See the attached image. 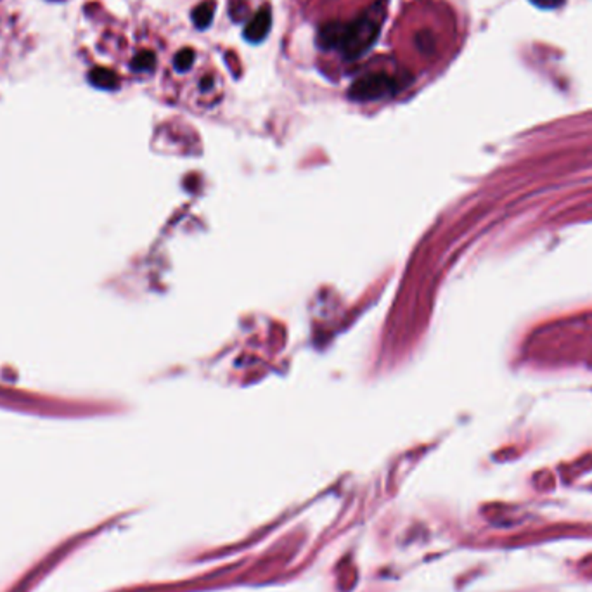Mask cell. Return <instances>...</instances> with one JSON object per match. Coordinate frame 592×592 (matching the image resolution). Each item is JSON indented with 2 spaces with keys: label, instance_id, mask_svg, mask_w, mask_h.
Wrapping results in <instances>:
<instances>
[{
  "label": "cell",
  "instance_id": "6da1fadb",
  "mask_svg": "<svg viewBox=\"0 0 592 592\" xmlns=\"http://www.w3.org/2000/svg\"><path fill=\"white\" fill-rule=\"evenodd\" d=\"M380 30H381L380 21L372 20L371 16H362L359 20L347 23L345 37L340 47L342 54L347 60H359L376 43L380 37Z\"/></svg>",
  "mask_w": 592,
  "mask_h": 592
},
{
  "label": "cell",
  "instance_id": "8992f818",
  "mask_svg": "<svg viewBox=\"0 0 592 592\" xmlns=\"http://www.w3.org/2000/svg\"><path fill=\"white\" fill-rule=\"evenodd\" d=\"M215 7H217V4L213 0H204L200 5L194 7L193 23L198 30H206L211 24L213 16H215Z\"/></svg>",
  "mask_w": 592,
  "mask_h": 592
},
{
  "label": "cell",
  "instance_id": "52a82bcc",
  "mask_svg": "<svg viewBox=\"0 0 592 592\" xmlns=\"http://www.w3.org/2000/svg\"><path fill=\"white\" fill-rule=\"evenodd\" d=\"M155 66H156V56L151 51L139 52L130 62V68L134 71H151Z\"/></svg>",
  "mask_w": 592,
  "mask_h": 592
},
{
  "label": "cell",
  "instance_id": "3957f363",
  "mask_svg": "<svg viewBox=\"0 0 592 592\" xmlns=\"http://www.w3.org/2000/svg\"><path fill=\"white\" fill-rule=\"evenodd\" d=\"M272 24V13L268 7H262L255 18L248 23L245 30V39L251 43H260L264 42Z\"/></svg>",
  "mask_w": 592,
  "mask_h": 592
},
{
  "label": "cell",
  "instance_id": "30bf717a",
  "mask_svg": "<svg viewBox=\"0 0 592 592\" xmlns=\"http://www.w3.org/2000/svg\"><path fill=\"white\" fill-rule=\"evenodd\" d=\"M531 2L542 9H556L565 4V0H531Z\"/></svg>",
  "mask_w": 592,
  "mask_h": 592
},
{
  "label": "cell",
  "instance_id": "9c48e42d",
  "mask_svg": "<svg viewBox=\"0 0 592 592\" xmlns=\"http://www.w3.org/2000/svg\"><path fill=\"white\" fill-rule=\"evenodd\" d=\"M416 45H418V49H419L423 54H427V56L433 54V51H435V39H433L431 32H428V30H423L421 33H418V37H416Z\"/></svg>",
  "mask_w": 592,
  "mask_h": 592
},
{
  "label": "cell",
  "instance_id": "5b68a950",
  "mask_svg": "<svg viewBox=\"0 0 592 592\" xmlns=\"http://www.w3.org/2000/svg\"><path fill=\"white\" fill-rule=\"evenodd\" d=\"M89 82L92 83L98 89H104V90H113L118 87V77L115 71L108 70V68H94L89 73Z\"/></svg>",
  "mask_w": 592,
  "mask_h": 592
},
{
  "label": "cell",
  "instance_id": "ba28073f",
  "mask_svg": "<svg viewBox=\"0 0 592 592\" xmlns=\"http://www.w3.org/2000/svg\"><path fill=\"white\" fill-rule=\"evenodd\" d=\"M194 51L193 49H183V51H179L177 54H175V58H174V68H175V71H179V73H184V71H187V70H191V66L194 64Z\"/></svg>",
  "mask_w": 592,
  "mask_h": 592
},
{
  "label": "cell",
  "instance_id": "8fae6325",
  "mask_svg": "<svg viewBox=\"0 0 592 592\" xmlns=\"http://www.w3.org/2000/svg\"><path fill=\"white\" fill-rule=\"evenodd\" d=\"M213 87V80L210 79V77H204L203 82H202V89L203 90H208V89H211Z\"/></svg>",
  "mask_w": 592,
  "mask_h": 592
},
{
  "label": "cell",
  "instance_id": "277c9868",
  "mask_svg": "<svg viewBox=\"0 0 592 592\" xmlns=\"http://www.w3.org/2000/svg\"><path fill=\"white\" fill-rule=\"evenodd\" d=\"M345 28H347V23H340V21L326 23L317 33V45L324 51L340 49L343 37H345Z\"/></svg>",
  "mask_w": 592,
  "mask_h": 592
},
{
  "label": "cell",
  "instance_id": "7a4b0ae2",
  "mask_svg": "<svg viewBox=\"0 0 592 592\" xmlns=\"http://www.w3.org/2000/svg\"><path fill=\"white\" fill-rule=\"evenodd\" d=\"M395 89L397 83L387 73H369L352 83L348 98L353 101H376L393 94Z\"/></svg>",
  "mask_w": 592,
  "mask_h": 592
}]
</instances>
